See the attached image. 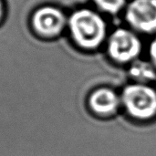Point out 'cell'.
<instances>
[{"label": "cell", "mask_w": 156, "mask_h": 156, "mask_svg": "<svg viewBox=\"0 0 156 156\" xmlns=\"http://www.w3.org/2000/svg\"><path fill=\"white\" fill-rule=\"evenodd\" d=\"M143 44L136 33L131 29L120 27L112 32L106 40L109 57L115 62L125 64L138 59Z\"/></svg>", "instance_id": "3957f363"}, {"label": "cell", "mask_w": 156, "mask_h": 156, "mask_svg": "<svg viewBox=\"0 0 156 156\" xmlns=\"http://www.w3.org/2000/svg\"><path fill=\"white\" fill-rule=\"evenodd\" d=\"M5 16V4L4 0H0V24L3 22Z\"/></svg>", "instance_id": "30bf717a"}, {"label": "cell", "mask_w": 156, "mask_h": 156, "mask_svg": "<svg viewBox=\"0 0 156 156\" xmlns=\"http://www.w3.org/2000/svg\"><path fill=\"white\" fill-rule=\"evenodd\" d=\"M68 17L63 9L52 5L37 7L32 14L30 25L37 37L52 39L67 30Z\"/></svg>", "instance_id": "277c9868"}, {"label": "cell", "mask_w": 156, "mask_h": 156, "mask_svg": "<svg viewBox=\"0 0 156 156\" xmlns=\"http://www.w3.org/2000/svg\"><path fill=\"white\" fill-rule=\"evenodd\" d=\"M120 97L121 105L133 121L147 122L156 119V90L153 87L134 82L127 85Z\"/></svg>", "instance_id": "7a4b0ae2"}, {"label": "cell", "mask_w": 156, "mask_h": 156, "mask_svg": "<svg viewBox=\"0 0 156 156\" xmlns=\"http://www.w3.org/2000/svg\"><path fill=\"white\" fill-rule=\"evenodd\" d=\"M90 113L99 120L113 117L121 106V97L111 88L100 87L93 90L86 99Z\"/></svg>", "instance_id": "8992f818"}, {"label": "cell", "mask_w": 156, "mask_h": 156, "mask_svg": "<svg viewBox=\"0 0 156 156\" xmlns=\"http://www.w3.org/2000/svg\"><path fill=\"white\" fill-rule=\"evenodd\" d=\"M99 11L116 15L127 5V0H92Z\"/></svg>", "instance_id": "ba28073f"}, {"label": "cell", "mask_w": 156, "mask_h": 156, "mask_svg": "<svg viewBox=\"0 0 156 156\" xmlns=\"http://www.w3.org/2000/svg\"><path fill=\"white\" fill-rule=\"evenodd\" d=\"M125 19L133 31H156V0H132L125 7Z\"/></svg>", "instance_id": "5b68a950"}, {"label": "cell", "mask_w": 156, "mask_h": 156, "mask_svg": "<svg viewBox=\"0 0 156 156\" xmlns=\"http://www.w3.org/2000/svg\"><path fill=\"white\" fill-rule=\"evenodd\" d=\"M130 73L133 78L136 80V82L145 83L148 80H153L156 77L155 68L153 64H149L144 61L133 62Z\"/></svg>", "instance_id": "52a82bcc"}, {"label": "cell", "mask_w": 156, "mask_h": 156, "mask_svg": "<svg viewBox=\"0 0 156 156\" xmlns=\"http://www.w3.org/2000/svg\"><path fill=\"white\" fill-rule=\"evenodd\" d=\"M107 30L104 17L95 9L80 7L69 15L67 31L73 43L83 50H95L104 44Z\"/></svg>", "instance_id": "6da1fadb"}, {"label": "cell", "mask_w": 156, "mask_h": 156, "mask_svg": "<svg viewBox=\"0 0 156 156\" xmlns=\"http://www.w3.org/2000/svg\"><path fill=\"white\" fill-rule=\"evenodd\" d=\"M149 57L152 64L156 69V37L151 41L149 46Z\"/></svg>", "instance_id": "9c48e42d"}]
</instances>
